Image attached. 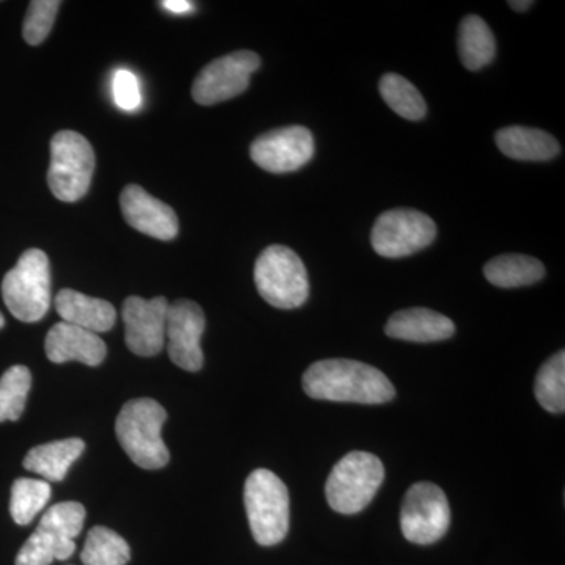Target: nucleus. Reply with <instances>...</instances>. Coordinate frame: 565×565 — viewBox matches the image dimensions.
I'll return each mask as SVG.
<instances>
[{"instance_id":"18","label":"nucleus","mask_w":565,"mask_h":565,"mask_svg":"<svg viewBox=\"0 0 565 565\" xmlns=\"http://www.w3.org/2000/svg\"><path fill=\"white\" fill-rule=\"evenodd\" d=\"M63 322L93 333L109 332L117 321V311L107 300L95 299L74 289H62L54 299Z\"/></svg>"},{"instance_id":"27","label":"nucleus","mask_w":565,"mask_h":565,"mask_svg":"<svg viewBox=\"0 0 565 565\" xmlns=\"http://www.w3.org/2000/svg\"><path fill=\"white\" fill-rule=\"evenodd\" d=\"M32 388L31 370L11 366L0 377V423L18 422L24 414L25 403Z\"/></svg>"},{"instance_id":"13","label":"nucleus","mask_w":565,"mask_h":565,"mask_svg":"<svg viewBox=\"0 0 565 565\" xmlns=\"http://www.w3.org/2000/svg\"><path fill=\"white\" fill-rule=\"evenodd\" d=\"M204 329H206V318L199 303L181 299L170 305L166 327L167 348H169L170 359L181 370L189 373L202 370Z\"/></svg>"},{"instance_id":"14","label":"nucleus","mask_w":565,"mask_h":565,"mask_svg":"<svg viewBox=\"0 0 565 565\" xmlns=\"http://www.w3.org/2000/svg\"><path fill=\"white\" fill-rule=\"evenodd\" d=\"M169 307L166 297L147 300L131 296L125 300L122 322L129 351L139 356H154L162 351L166 345Z\"/></svg>"},{"instance_id":"20","label":"nucleus","mask_w":565,"mask_h":565,"mask_svg":"<svg viewBox=\"0 0 565 565\" xmlns=\"http://www.w3.org/2000/svg\"><path fill=\"white\" fill-rule=\"evenodd\" d=\"M85 444L81 438H65L51 444L35 446L25 456V470L41 476L46 482H61L68 475L71 465L84 452Z\"/></svg>"},{"instance_id":"15","label":"nucleus","mask_w":565,"mask_h":565,"mask_svg":"<svg viewBox=\"0 0 565 565\" xmlns=\"http://www.w3.org/2000/svg\"><path fill=\"white\" fill-rule=\"evenodd\" d=\"M120 206L129 226L154 239L172 241L180 232V222L172 207L154 199L140 185H126Z\"/></svg>"},{"instance_id":"16","label":"nucleus","mask_w":565,"mask_h":565,"mask_svg":"<svg viewBox=\"0 0 565 565\" xmlns=\"http://www.w3.org/2000/svg\"><path fill=\"white\" fill-rule=\"evenodd\" d=\"M44 351L52 363L79 362L87 366H99L107 355V345L99 334L58 322L47 333Z\"/></svg>"},{"instance_id":"1","label":"nucleus","mask_w":565,"mask_h":565,"mask_svg":"<svg viewBox=\"0 0 565 565\" xmlns=\"http://www.w3.org/2000/svg\"><path fill=\"white\" fill-rule=\"evenodd\" d=\"M303 390L313 399L355 404H385L396 394L377 367L348 359L311 364L303 374Z\"/></svg>"},{"instance_id":"2","label":"nucleus","mask_w":565,"mask_h":565,"mask_svg":"<svg viewBox=\"0 0 565 565\" xmlns=\"http://www.w3.org/2000/svg\"><path fill=\"white\" fill-rule=\"evenodd\" d=\"M167 412L158 401L139 397L122 405L115 423V433L126 455L143 470H159L170 460L162 440Z\"/></svg>"},{"instance_id":"11","label":"nucleus","mask_w":565,"mask_h":565,"mask_svg":"<svg viewBox=\"0 0 565 565\" xmlns=\"http://www.w3.org/2000/svg\"><path fill=\"white\" fill-rule=\"evenodd\" d=\"M262 65L259 55L252 51H237L223 55L204 66L193 82L192 96L202 106L228 102L244 93L250 76Z\"/></svg>"},{"instance_id":"24","label":"nucleus","mask_w":565,"mask_h":565,"mask_svg":"<svg viewBox=\"0 0 565 565\" xmlns=\"http://www.w3.org/2000/svg\"><path fill=\"white\" fill-rule=\"evenodd\" d=\"M384 102L405 120L419 121L426 117L427 104L411 81L399 74L388 73L379 82Z\"/></svg>"},{"instance_id":"32","label":"nucleus","mask_w":565,"mask_h":565,"mask_svg":"<svg viewBox=\"0 0 565 565\" xmlns=\"http://www.w3.org/2000/svg\"><path fill=\"white\" fill-rule=\"evenodd\" d=\"M3 326H6V319H3L2 313H0V329H3Z\"/></svg>"},{"instance_id":"19","label":"nucleus","mask_w":565,"mask_h":565,"mask_svg":"<svg viewBox=\"0 0 565 565\" xmlns=\"http://www.w3.org/2000/svg\"><path fill=\"white\" fill-rule=\"evenodd\" d=\"M494 140L500 151L515 161L545 162L561 151L559 143L552 134L525 126L501 129Z\"/></svg>"},{"instance_id":"12","label":"nucleus","mask_w":565,"mask_h":565,"mask_svg":"<svg viewBox=\"0 0 565 565\" xmlns=\"http://www.w3.org/2000/svg\"><path fill=\"white\" fill-rule=\"evenodd\" d=\"M315 154V139L303 126L275 129L253 141L252 161L270 173H291L302 169Z\"/></svg>"},{"instance_id":"21","label":"nucleus","mask_w":565,"mask_h":565,"mask_svg":"<svg viewBox=\"0 0 565 565\" xmlns=\"http://www.w3.org/2000/svg\"><path fill=\"white\" fill-rule=\"evenodd\" d=\"M484 275L498 288H522L541 281L545 277V267L533 256L509 253L490 259L486 264Z\"/></svg>"},{"instance_id":"7","label":"nucleus","mask_w":565,"mask_h":565,"mask_svg":"<svg viewBox=\"0 0 565 565\" xmlns=\"http://www.w3.org/2000/svg\"><path fill=\"white\" fill-rule=\"evenodd\" d=\"M384 479V463L377 456L364 451L349 452L334 465L327 479V501L340 514H359L373 501Z\"/></svg>"},{"instance_id":"30","label":"nucleus","mask_w":565,"mask_h":565,"mask_svg":"<svg viewBox=\"0 0 565 565\" xmlns=\"http://www.w3.org/2000/svg\"><path fill=\"white\" fill-rule=\"evenodd\" d=\"M163 9L172 11V13H185V11H191L193 3L188 2V0H166V2H161Z\"/></svg>"},{"instance_id":"17","label":"nucleus","mask_w":565,"mask_h":565,"mask_svg":"<svg viewBox=\"0 0 565 565\" xmlns=\"http://www.w3.org/2000/svg\"><path fill=\"white\" fill-rule=\"evenodd\" d=\"M385 333L394 340L434 343L451 338L456 333V326L451 319L429 308H407L388 319Z\"/></svg>"},{"instance_id":"28","label":"nucleus","mask_w":565,"mask_h":565,"mask_svg":"<svg viewBox=\"0 0 565 565\" xmlns=\"http://www.w3.org/2000/svg\"><path fill=\"white\" fill-rule=\"evenodd\" d=\"M58 0H33L25 14L22 36L32 46H39L54 28L55 17L61 9Z\"/></svg>"},{"instance_id":"6","label":"nucleus","mask_w":565,"mask_h":565,"mask_svg":"<svg viewBox=\"0 0 565 565\" xmlns=\"http://www.w3.org/2000/svg\"><path fill=\"white\" fill-rule=\"evenodd\" d=\"M255 285L259 296L280 310L302 307L310 294L307 267L300 256L285 245H270L258 256Z\"/></svg>"},{"instance_id":"23","label":"nucleus","mask_w":565,"mask_h":565,"mask_svg":"<svg viewBox=\"0 0 565 565\" xmlns=\"http://www.w3.org/2000/svg\"><path fill=\"white\" fill-rule=\"evenodd\" d=\"M81 559L85 565H126L131 559V548L120 534L95 526L87 535Z\"/></svg>"},{"instance_id":"22","label":"nucleus","mask_w":565,"mask_h":565,"mask_svg":"<svg viewBox=\"0 0 565 565\" xmlns=\"http://www.w3.org/2000/svg\"><path fill=\"white\" fill-rule=\"evenodd\" d=\"M497 41L482 18L465 17L459 28V55L465 68L478 71L493 61Z\"/></svg>"},{"instance_id":"4","label":"nucleus","mask_w":565,"mask_h":565,"mask_svg":"<svg viewBox=\"0 0 565 565\" xmlns=\"http://www.w3.org/2000/svg\"><path fill=\"white\" fill-rule=\"evenodd\" d=\"M245 511L253 537L263 546L280 544L289 531V492L273 471H253L245 481Z\"/></svg>"},{"instance_id":"25","label":"nucleus","mask_w":565,"mask_h":565,"mask_svg":"<svg viewBox=\"0 0 565 565\" xmlns=\"http://www.w3.org/2000/svg\"><path fill=\"white\" fill-rule=\"evenodd\" d=\"M51 493L50 482L43 479H17L11 487V519L18 525H29L43 511L44 505L50 501Z\"/></svg>"},{"instance_id":"26","label":"nucleus","mask_w":565,"mask_h":565,"mask_svg":"<svg viewBox=\"0 0 565 565\" xmlns=\"http://www.w3.org/2000/svg\"><path fill=\"white\" fill-rule=\"evenodd\" d=\"M535 397L550 414H564L565 408V352L546 360L535 375Z\"/></svg>"},{"instance_id":"8","label":"nucleus","mask_w":565,"mask_h":565,"mask_svg":"<svg viewBox=\"0 0 565 565\" xmlns=\"http://www.w3.org/2000/svg\"><path fill=\"white\" fill-rule=\"evenodd\" d=\"M95 172V151L79 132L61 131L51 140L47 184L55 199L74 203L87 195Z\"/></svg>"},{"instance_id":"10","label":"nucleus","mask_w":565,"mask_h":565,"mask_svg":"<svg viewBox=\"0 0 565 565\" xmlns=\"http://www.w3.org/2000/svg\"><path fill=\"white\" fill-rule=\"evenodd\" d=\"M437 226L429 215L415 210L386 211L374 223L371 244L384 258H404L429 247Z\"/></svg>"},{"instance_id":"9","label":"nucleus","mask_w":565,"mask_h":565,"mask_svg":"<svg viewBox=\"0 0 565 565\" xmlns=\"http://www.w3.org/2000/svg\"><path fill=\"white\" fill-rule=\"evenodd\" d=\"M451 522L448 498L433 482H418L405 493L401 530L408 542L430 545L440 541Z\"/></svg>"},{"instance_id":"29","label":"nucleus","mask_w":565,"mask_h":565,"mask_svg":"<svg viewBox=\"0 0 565 565\" xmlns=\"http://www.w3.org/2000/svg\"><path fill=\"white\" fill-rule=\"evenodd\" d=\"M114 99L120 109L137 110L141 104L139 81L131 71L120 70L114 76Z\"/></svg>"},{"instance_id":"3","label":"nucleus","mask_w":565,"mask_h":565,"mask_svg":"<svg viewBox=\"0 0 565 565\" xmlns=\"http://www.w3.org/2000/svg\"><path fill=\"white\" fill-rule=\"evenodd\" d=\"M84 505L65 501L47 509L39 526L17 556V565H51L54 561L70 559L76 552L74 539L85 523Z\"/></svg>"},{"instance_id":"31","label":"nucleus","mask_w":565,"mask_h":565,"mask_svg":"<svg viewBox=\"0 0 565 565\" xmlns=\"http://www.w3.org/2000/svg\"><path fill=\"white\" fill-rule=\"evenodd\" d=\"M509 6L516 11H526L533 6V2H531V0H526V2H515V0H512V2H509Z\"/></svg>"},{"instance_id":"5","label":"nucleus","mask_w":565,"mask_h":565,"mask_svg":"<svg viewBox=\"0 0 565 565\" xmlns=\"http://www.w3.org/2000/svg\"><path fill=\"white\" fill-rule=\"evenodd\" d=\"M3 302L21 322H39L50 311L51 266L46 253L31 248L2 281Z\"/></svg>"}]
</instances>
